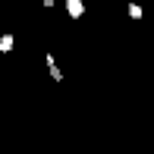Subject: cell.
<instances>
[{
	"instance_id": "obj_1",
	"label": "cell",
	"mask_w": 154,
	"mask_h": 154,
	"mask_svg": "<svg viewBox=\"0 0 154 154\" xmlns=\"http://www.w3.org/2000/svg\"><path fill=\"white\" fill-rule=\"evenodd\" d=\"M63 3H66V13H69L72 22H79V19L85 16V0H63Z\"/></svg>"
},
{
	"instance_id": "obj_3",
	"label": "cell",
	"mask_w": 154,
	"mask_h": 154,
	"mask_svg": "<svg viewBox=\"0 0 154 154\" xmlns=\"http://www.w3.org/2000/svg\"><path fill=\"white\" fill-rule=\"evenodd\" d=\"M13 47H16V38H13V32H3V35H0V54H10Z\"/></svg>"
},
{
	"instance_id": "obj_2",
	"label": "cell",
	"mask_w": 154,
	"mask_h": 154,
	"mask_svg": "<svg viewBox=\"0 0 154 154\" xmlns=\"http://www.w3.org/2000/svg\"><path fill=\"white\" fill-rule=\"evenodd\" d=\"M44 63H47V72H51V82H63V69L57 66V57L44 54Z\"/></svg>"
},
{
	"instance_id": "obj_4",
	"label": "cell",
	"mask_w": 154,
	"mask_h": 154,
	"mask_svg": "<svg viewBox=\"0 0 154 154\" xmlns=\"http://www.w3.org/2000/svg\"><path fill=\"white\" fill-rule=\"evenodd\" d=\"M126 13H129V19H135V22H138V19L145 16V10H142L138 3H129V6H126Z\"/></svg>"
}]
</instances>
